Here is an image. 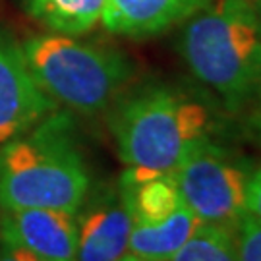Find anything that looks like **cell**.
I'll use <instances>...</instances> for the list:
<instances>
[{"instance_id": "6da1fadb", "label": "cell", "mask_w": 261, "mask_h": 261, "mask_svg": "<svg viewBox=\"0 0 261 261\" xmlns=\"http://www.w3.org/2000/svg\"><path fill=\"white\" fill-rule=\"evenodd\" d=\"M223 118L205 95L151 82L128 87L109 109V128L124 170L167 174L196 145L215 140Z\"/></svg>"}, {"instance_id": "7a4b0ae2", "label": "cell", "mask_w": 261, "mask_h": 261, "mask_svg": "<svg viewBox=\"0 0 261 261\" xmlns=\"http://www.w3.org/2000/svg\"><path fill=\"white\" fill-rule=\"evenodd\" d=\"M89 190V168L68 111L50 112L0 143V211L58 209L75 215Z\"/></svg>"}, {"instance_id": "3957f363", "label": "cell", "mask_w": 261, "mask_h": 261, "mask_svg": "<svg viewBox=\"0 0 261 261\" xmlns=\"http://www.w3.org/2000/svg\"><path fill=\"white\" fill-rule=\"evenodd\" d=\"M178 53L228 112L261 97V21L250 0H215L182 23Z\"/></svg>"}, {"instance_id": "277c9868", "label": "cell", "mask_w": 261, "mask_h": 261, "mask_svg": "<svg viewBox=\"0 0 261 261\" xmlns=\"http://www.w3.org/2000/svg\"><path fill=\"white\" fill-rule=\"evenodd\" d=\"M21 48L48 99L58 109L82 116L109 111L136 75L134 60L122 50L84 43L72 35H33Z\"/></svg>"}, {"instance_id": "5b68a950", "label": "cell", "mask_w": 261, "mask_h": 261, "mask_svg": "<svg viewBox=\"0 0 261 261\" xmlns=\"http://www.w3.org/2000/svg\"><path fill=\"white\" fill-rule=\"evenodd\" d=\"M252 163L217 140L196 145L174 168L178 192L196 217L234 232L248 215V182Z\"/></svg>"}, {"instance_id": "8992f818", "label": "cell", "mask_w": 261, "mask_h": 261, "mask_svg": "<svg viewBox=\"0 0 261 261\" xmlns=\"http://www.w3.org/2000/svg\"><path fill=\"white\" fill-rule=\"evenodd\" d=\"M55 111L58 107L35 82L21 45L0 29V143L21 136Z\"/></svg>"}, {"instance_id": "52a82bcc", "label": "cell", "mask_w": 261, "mask_h": 261, "mask_svg": "<svg viewBox=\"0 0 261 261\" xmlns=\"http://www.w3.org/2000/svg\"><path fill=\"white\" fill-rule=\"evenodd\" d=\"M132 224L116 184L89 190L75 213V261H120L128 253Z\"/></svg>"}, {"instance_id": "ba28073f", "label": "cell", "mask_w": 261, "mask_h": 261, "mask_svg": "<svg viewBox=\"0 0 261 261\" xmlns=\"http://www.w3.org/2000/svg\"><path fill=\"white\" fill-rule=\"evenodd\" d=\"M0 242L43 261H75V215L58 209L0 211Z\"/></svg>"}, {"instance_id": "9c48e42d", "label": "cell", "mask_w": 261, "mask_h": 261, "mask_svg": "<svg viewBox=\"0 0 261 261\" xmlns=\"http://www.w3.org/2000/svg\"><path fill=\"white\" fill-rule=\"evenodd\" d=\"M215 0H107L101 23L111 35L151 39L182 25Z\"/></svg>"}, {"instance_id": "30bf717a", "label": "cell", "mask_w": 261, "mask_h": 261, "mask_svg": "<svg viewBox=\"0 0 261 261\" xmlns=\"http://www.w3.org/2000/svg\"><path fill=\"white\" fill-rule=\"evenodd\" d=\"M201 224L196 213L182 203L161 221L132 224L128 253L149 261H170Z\"/></svg>"}, {"instance_id": "8fae6325", "label": "cell", "mask_w": 261, "mask_h": 261, "mask_svg": "<svg viewBox=\"0 0 261 261\" xmlns=\"http://www.w3.org/2000/svg\"><path fill=\"white\" fill-rule=\"evenodd\" d=\"M116 186L134 223L161 221L184 203L172 172L134 174L124 170Z\"/></svg>"}, {"instance_id": "7c38bea8", "label": "cell", "mask_w": 261, "mask_h": 261, "mask_svg": "<svg viewBox=\"0 0 261 261\" xmlns=\"http://www.w3.org/2000/svg\"><path fill=\"white\" fill-rule=\"evenodd\" d=\"M21 6L50 33L80 37L101 23L107 0H21Z\"/></svg>"}, {"instance_id": "4fadbf2b", "label": "cell", "mask_w": 261, "mask_h": 261, "mask_svg": "<svg viewBox=\"0 0 261 261\" xmlns=\"http://www.w3.org/2000/svg\"><path fill=\"white\" fill-rule=\"evenodd\" d=\"M170 261H238L234 232L203 223Z\"/></svg>"}, {"instance_id": "5bb4252c", "label": "cell", "mask_w": 261, "mask_h": 261, "mask_svg": "<svg viewBox=\"0 0 261 261\" xmlns=\"http://www.w3.org/2000/svg\"><path fill=\"white\" fill-rule=\"evenodd\" d=\"M238 261H261V219L246 215L234 230Z\"/></svg>"}, {"instance_id": "9a60e30c", "label": "cell", "mask_w": 261, "mask_h": 261, "mask_svg": "<svg viewBox=\"0 0 261 261\" xmlns=\"http://www.w3.org/2000/svg\"><path fill=\"white\" fill-rule=\"evenodd\" d=\"M248 213L261 219V167H253L250 182H248Z\"/></svg>"}, {"instance_id": "2e32d148", "label": "cell", "mask_w": 261, "mask_h": 261, "mask_svg": "<svg viewBox=\"0 0 261 261\" xmlns=\"http://www.w3.org/2000/svg\"><path fill=\"white\" fill-rule=\"evenodd\" d=\"M246 126H248V132H250V138L253 140V143H257L261 147V97L253 103V109L250 111Z\"/></svg>"}, {"instance_id": "e0dca14e", "label": "cell", "mask_w": 261, "mask_h": 261, "mask_svg": "<svg viewBox=\"0 0 261 261\" xmlns=\"http://www.w3.org/2000/svg\"><path fill=\"white\" fill-rule=\"evenodd\" d=\"M0 261H43V259L37 257V255H33V253L25 252V250H21V248L2 244L0 246Z\"/></svg>"}, {"instance_id": "ac0fdd59", "label": "cell", "mask_w": 261, "mask_h": 261, "mask_svg": "<svg viewBox=\"0 0 261 261\" xmlns=\"http://www.w3.org/2000/svg\"><path fill=\"white\" fill-rule=\"evenodd\" d=\"M250 4H252L253 12H255V16H257V19L261 21V0H250Z\"/></svg>"}, {"instance_id": "d6986e66", "label": "cell", "mask_w": 261, "mask_h": 261, "mask_svg": "<svg viewBox=\"0 0 261 261\" xmlns=\"http://www.w3.org/2000/svg\"><path fill=\"white\" fill-rule=\"evenodd\" d=\"M120 261H149V259H141V257L134 255V253H126V255H124Z\"/></svg>"}]
</instances>
